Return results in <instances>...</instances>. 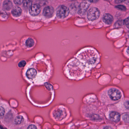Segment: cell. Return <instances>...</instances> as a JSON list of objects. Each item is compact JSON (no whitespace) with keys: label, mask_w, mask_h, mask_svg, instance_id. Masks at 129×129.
Segmentation results:
<instances>
[{"label":"cell","mask_w":129,"mask_h":129,"mask_svg":"<svg viewBox=\"0 0 129 129\" xmlns=\"http://www.w3.org/2000/svg\"><path fill=\"white\" fill-rule=\"evenodd\" d=\"M109 116L111 120L113 121L118 122L120 120V115L119 113L116 112H112L109 114Z\"/></svg>","instance_id":"obj_11"},{"label":"cell","mask_w":129,"mask_h":129,"mask_svg":"<svg viewBox=\"0 0 129 129\" xmlns=\"http://www.w3.org/2000/svg\"><path fill=\"white\" fill-rule=\"evenodd\" d=\"M13 7L12 2L10 1H5L3 4V8L6 11H10Z\"/></svg>","instance_id":"obj_14"},{"label":"cell","mask_w":129,"mask_h":129,"mask_svg":"<svg viewBox=\"0 0 129 129\" xmlns=\"http://www.w3.org/2000/svg\"><path fill=\"white\" fill-rule=\"evenodd\" d=\"M26 46L28 47H31L34 46L35 44V41L33 39L28 38L27 39L25 42Z\"/></svg>","instance_id":"obj_15"},{"label":"cell","mask_w":129,"mask_h":129,"mask_svg":"<svg viewBox=\"0 0 129 129\" xmlns=\"http://www.w3.org/2000/svg\"><path fill=\"white\" fill-rule=\"evenodd\" d=\"M124 105L127 109L129 110V101H126L124 103Z\"/></svg>","instance_id":"obj_26"},{"label":"cell","mask_w":129,"mask_h":129,"mask_svg":"<svg viewBox=\"0 0 129 129\" xmlns=\"http://www.w3.org/2000/svg\"><path fill=\"white\" fill-rule=\"evenodd\" d=\"M100 14V12L97 8H91L87 13V19L90 21H95L99 18Z\"/></svg>","instance_id":"obj_5"},{"label":"cell","mask_w":129,"mask_h":129,"mask_svg":"<svg viewBox=\"0 0 129 129\" xmlns=\"http://www.w3.org/2000/svg\"><path fill=\"white\" fill-rule=\"evenodd\" d=\"M50 71L49 64L44 59L33 61L27 68L25 75L27 78L30 81L37 78H46Z\"/></svg>","instance_id":"obj_1"},{"label":"cell","mask_w":129,"mask_h":129,"mask_svg":"<svg viewBox=\"0 0 129 129\" xmlns=\"http://www.w3.org/2000/svg\"><path fill=\"white\" fill-rule=\"evenodd\" d=\"M89 3H96L98 2V1H89Z\"/></svg>","instance_id":"obj_29"},{"label":"cell","mask_w":129,"mask_h":129,"mask_svg":"<svg viewBox=\"0 0 129 129\" xmlns=\"http://www.w3.org/2000/svg\"><path fill=\"white\" fill-rule=\"evenodd\" d=\"M54 13V10L53 7L50 6H48L44 9L43 15L46 18H50L53 15Z\"/></svg>","instance_id":"obj_9"},{"label":"cell","mask_w":129,"mask_h":129,"mask_svg":"<svg viewBox=\"0 0 129 129\" xmlns=\"http://www.w3.org/2000/svg\"><path fill=\"white\" fill-rule=\"evenodd\" d=\"M115 7L118 9L120 10L121 11H125L126 9V7L123 5H118V6H116Z\"/></svg>","instance_id":"obj_19"},{"label":"cell","mask_w":129,"mask_h":129,"mask_svg":"<svg viewBox=\"0 0 129 129\" xmlns=\"http://www.w3.org/2000/svg\"><path fill=\"white\" fill-rule=\"evenodd\" d=\"M5 111L4 108L3 107L1 106V117H2L4 114H5Z\"/></svg>","instance_id":"obj_21"},{"label":"cell","mask_w":129,"mask_h":129,"mask_svg":"<svg viewBox=\"0 0 129 129\" xmlns=\"http://www.w3.org/2000/svg\"><path fill=\"white\" fill-rule=\"evenodd\" d=\"M90 5L89 1H84L80 4L78 10V13L81 16L83 15L86 13Z\"/></svg>","instance_id":"obj_8"},{"label":"cell","mask_w":129,"mask_h":129,"mask_svg":"<svg viewBox=\"0 0 129 129\" xmlns=\"http://www.w3.org/2000/svg\"><path fill=\"white\" fill-rule=\"evenodd\" d=\"M26 61L24 60H22V61H21L18 64V66L19 68H23L26 65Z\"/></svg>","instance_id":"obj_20"},{"label":"cell","mask_w":129,"mask_h":129,"mask_svg":"<svg viewBox=\"0 0 129 129\" xmlns=\"http://www.w3.org/2000/svg\"><path fill=\"white\" fill-rule=\"evenodd\" d=\"M114 18L111 14L106 13L105 14L103 17V20L106 24L110 25L113 22Z\"/></svg>","instance_id":"obj_10"},{"label":"cell","mask_w":129,"mask_h":129,"mask_svg":"<svg viewBox=\"0 0 129 129\" xmlns=\"http://www.w3.org/2000/svg\"><path fill=\"white\" fill-rule=\"evenodd\" d=\"M123 24L126 25L129 24V17L123 21Z\"/></svg>","instance_id":"obj_23"},{"label":"cell","mask_w":129,"mask_h":129,"mask_svg":"<svg viewBox=\"0 0 129 129\" xmlns=\"http://www.w3.org/2000/svg\"><path fill=\"white\" fill-rule=\"evenodd\" d=\"M126 27L127 28L129 29V24H128V25H126Z\"/></svg>","instance_id":"obj_31"},{"label":"cell","mask_w":129,"mask_h":129,"mask_svg":"<svg viewBox=\"0 0 129 129\" xmlns=\"http://www.w3.org/2000/svg\"><path fill=\"white\" fill-rule=\"evenodd\" d=\"M66 71L71 78H76L83 75L85 71L84 67L81 62L75 59H73L67 63Z\"/></svg>","instance_id":"obj_3"},{"label":"cell","mask_w":129,"mask_h":129,"mask_svg":"<svg viewBox=\"0 0 129 129\" xmlns=\"http://www.w3.org/2000/svg\"><path fill=\"white\" fill-rule=\"evenodd\" d=\"M127 53L129 54V47L127 48Z\"/></svg>","instance_id":"obj_30"},{"label":"cell","mask_w":129,"mask_h":129,"mask_svg":"<svg viewBox=\"0 0 129 129\" xmlns=\"http://www.w3.org/2000/svg\"><path fill=\"white\" fill-rule=\"evenodd\" d=\"M12 13L13 16L18 17L20 16L22 13V10L19 7L16 6L13 9Z\"/></svg>","instance_id":"obj_12"},{"label":"cell","mask_w":129,"mask_h":129,"mask_svg":"<svg viewBox=\"0 0 129 129\" xmlns=\"http://www.w3.org/2000/svg\"><path fill=\"white\" fill-rule=\"evenodd\" d=\"M69 13V9L67 7L64 5H61L57 9L56 16L59 18H65L68 16Z\"/></svg>","instance_id":"obj_4"},{"label":"cell","mask_w":129,"mask_h":129,"mask_svg":"<svg viewBox=\"0 0 129 129\" xmlns=\"http://www.w3.org/2000/svg\"><path fill=\"white\" fill-rule=\"evenodd\" d=\"M122 22L120 21H118V22H116V24H115V27H117L118 26H120L121 25V24H122Z\"/></svg>","instance_id":"obj_27"},{"label":"cell","mask_w":129,"mask_h":129,"mask_svg":"<svg viewBox=\"0 0 129 129\" xmlns=\"http://www.w3.org/2000/svg\"><path fill=\"white\" fill-rule=\"evenodd\" d=\"M23 120H24V118H23V117L19 115V116L16 117V118L15 120V123L16 124H20L23 121Z\"/></svg>","instance_id":"obj_16"},{"label":"cell","mask_w":129,"mask_h":129,"mask_svg":"<svg viewBox=\"0 0 129 129\" xmlns=\"http://www.w3.org/2000/svg\"><path fill=\"white\" fill-rule=\"evenodd\" d=\"M108 93L110 98L114 101L119 100L121 96V93L117 89H111L109 90Z\"/></svg>","instance_id":"obj_6"},{"label":"cell","mask_w":129,"mask_h":129,"mask_svg":"<svg viewBox=\"0 0 129 129\" xmlns=\"http://www.w3.org/2000/svg\"><path fill=\"white\" fill-rule=\"evenodd\" d=\"M27 129H37V127L34 124H31L28 126Z\"/></svg>","instance_id":"obj_24"},{"label":"cell","mask_w":129,"mask_h":129,"mask_svg":"<svg viewBox=\"0 0 129 129\" xmlns=\"http://www.w3.org/2000/svg\"><path fill=\"white\" fill-rule=\"evenodd\" d=\"M123 119L125 122L129 123V113L123 115Z\"/></svg>","instance_id":"obj_18"},{"label":"cell","mask_w":129,"mask_h":129,"mask_svg":"<svg viewBox=\"0 0 129 129\" xmlns=\"http://www.w3.org/2000/svg\"><path fill=\"white\" fill-rule=\"evenodd\" d=\"M104 129H112V128L110 126H106V127H105L104 128Z\"/></svg>","instance_id":"obj_28"},{"label":"cell","mask_w":129,"mask_h":129,"mask_svg":"<svg viewBox=\"0 0 129 129\" xmlns=\"http://www.w3.org/2000/svg\"><path fill=\"white\" fill-rule=\"evenodd\" d=\"M45 86L47 88H48L49 89L52 90V86L50 84L48 83H46L45 84Z\"/></svg>","instance_id":"obj_25"},{"label":"cell","mask_w":129,"mask_h":129,"mask_svg":"<svg viewBox=\"0 0 129 129\" xmlns=\"http://www.w3.org/2000/svg\"><path fill=\"white\" fill-rule=\"evenodd\" d=\"M13 2H14L15 4L19 6V5H21L22 3L24 2V1H14Z\"/></svg>","instance_id":"obj_22"},{"label":"cell","mask_w":129,"mask_h":129,"mask_svg":"<svg viewBox=\"0 0 129 129\" xmlns=\"http://www.w3.org/2000/svg\"><path fill=\"white\" fill-rule=\"evenodd\" d=\"M78 59L87 68H92L99 62V55L92 48H86L80 51L77 56Z\"/></svg>","instance_id":"obj_2"},{"label":"cell","mask_w":129,"mask_h":129,"mask_svg":"<svg viewBox=\"0 0 129 129\" xmlns=\"http://www.w3.org/2000/svg\"><path fill=\"white\" fill-rule=\"evenodd\" d=\"M31 1H24L23 2V8L25 9H27L28 8H30V7L31 5Z\"/></svg>","instance_id":"obj_17"},{"label":"cell","mask_w":129,"mask_h":129,"mask_svg":"<svg viewBox=\"0 0 129 129\" xmlns=\"http://www.w3.org/2000/svg\"><path fill=\"white\" fill-rule=\"evenodd\" d=\"M41 11V7L38 4H32L29 9V13L32 16H36L39 15Z\"/></svg>","instance_id":"obj_7"},{"label":"cell","mask_w":129,"mask_h":129,"mask_svg":"<svg viewBox=\"0 0 129 129\" xmlns=\"http://www.w3.org/2000/svg\"><path fill=\"white\" fill-rule=\"evenodd\" d=\"M64 112L61 109H58L55 111L54 113V116L55 117L58 119H62L64 118Z\"/></svg>","instance_id":"obj_13"}]
</instances>
